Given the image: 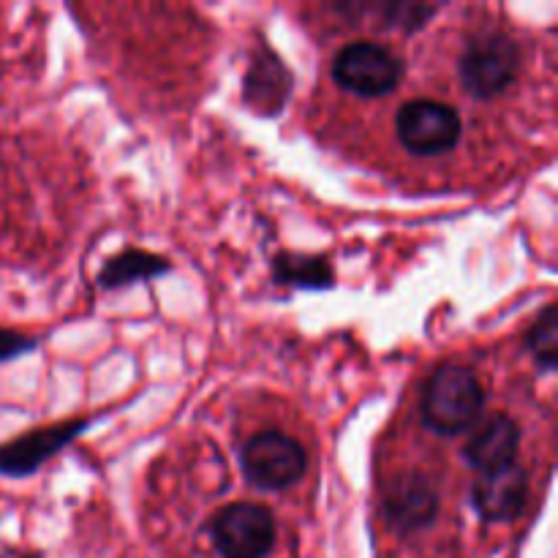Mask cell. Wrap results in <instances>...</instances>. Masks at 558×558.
Returning a JSON list of instances; mask_svg holds the SVG:
<instances>
[{
	"instance_id": "cell-1",
	"label": "cell",
	"mask_w": 558,
	"mask_h": 558,
	"mask_svg": "<svg viewBox=\"0 0 558 558\" xmlns=\"http://www.w3.org/2000/svg\"><path fill=\"white\" fill-rule=\"evenodd\" d=\"M485 412V390L466 365H439L420 396V417L436 436H461L477 425Z\"/></svg>"
},
{
	"instance_id": "cell-2",
	"label": "cell",
	"mask_w": 558,
	"mask_h": 558,
	"mask_svg": "<svg viewBox=\"0 0 558 558\" xmlns=\"http://www.w3.org/2000/svg\"><path fill=\"white\" fill-rule=\"evenodd\" d=\"M521 71V47L515 38L499 31H485L463 47L458 58V76L463 90L477 101L505 96Z\"/></svg>"
},
{
	"instance_id": "cell-3",
	"label": "cell",
	"mask_w": 558,
	"mask_h": 558,
	"mask_svg": "<svg viewBox=\"0 0 558 558\" xmlns=\"http://www.w3.org/2000/svg\"><path fill=\"white\" fill-rule=\"evenodd\" d=\"M240 469L256 490H287L308 472V452L281 430H259L240 447Z\"/></svg>"
},
{
	"instance_id": "cell-4",
	"label": "cell",
	"mask_w": 558,
	"mask_h": 558,
	"mask_svg": "<svg viewBox=\"0 0 558 558\" xmlns=\"http://www.w3.org/2000/svg\"><path fill=\"white\" fill-rule=\"evenodd\" d=\"M330 74L341 90L363 98H381L401 85L407 63L385 44L354 41L332 58Z\"/></svg>"
},
{
	"instance_id": "cell-5",
	"label": "cell",
	"mask_w": 558,
	"mask_h": 558,
	"mask_svg": "<svg viewBox=\"0 0 558 558\" xmlns=\"http://www.w3.org/2000/svg\"><path fill=\"white\" fill-rule=\"evenodd\" d=\"M210 539L221 558H267L276 548V518L265 505L238 501L213 518Z\"/></svg>"
},
{
	"instance_id": "cell-6",
	"label": "cell",
	"mask_w": 558,
	"mask_h": 558,
	"mask_svg": "<svg viewBox=\"0 0 558 558\" xmlns=\"http://www.w3.org/2000/svg\"><path fill=\"white\" fill-rule=\"evenodd\" d=\"M396 131L401 145L414 156H441L456 150L461 142V114L445 101L412 98L396 114Z\"/></svg>"
},
{
	"instance_id": "cell-7",
	"label": "cell",
	"mask_w": 558,
	"mask_h": 558,
	"mask_svg": "<svg viewBox=\"0 0 558 558\" xmlns=\"http://www.w3.org/2000/svg\"><path fill=\"white\" fill-rule=\"evenodd\" d=\"M98 417H74L63 423L44 425V428L27 430L20 439H11L0 445V474L11 480H25L36 474L49 458L63 452L71 441L80 439L90 425H96Z\"/></svg>"
},
{
	"instance_id": "cell-8",
	"label": "cell",
	"mask_w": 558,
	"mask_h": 558,
	"mask_svg": "<svg viewBox=\"0 0 558 558\" xmlns=\"http://www.w3.org/2000/svg\"><path fill=\"white\" fill-rule=\"evenodd\" d=\"M381 515L398 534H420L439 518V490L423 472H401L381 485Z\"/></svg>"
},
{
	"instance_id": "cell-9",
	"label": "cell",
	"mask_w": 558,
	"mask_h": 558,
	"mask_svg": "<svg viewBox=\"0 0 558 558\" xmlns=\"http://www.w3.org/2000/svg\"><path fill=\"white\" fill-rule=\"evenodd\" d=\"M294 76L276 49L256 44L243 76V101L259 118H276L292 98Z\"/></svg>"
},
{
	"instance_id": "cell-10",
	"label": "cell",
	"mask_w": 558,
	"mask_h": 558,
	"mask_svg": "<svg viewBox=\"0 0 558 558\" xmlns=\"http://www.w3.org/2000/svg\"><path fill=\"white\" fill-rule=\"evenodd\" d=\"M472 510L485 523H512L523 515L529 501V474L521 466L480 474L472 485Z\"/></svg>"
},
{
	"instance_id": "cell-11",
	"label": "cell",
	"mask_w": 558,
	"mask_h": 558,
	"mask_svg": "<svg viewBox=\"0 0 558 558\" xmlns=\"http://www.w3.org/2000/svg\"><path fill=\"white\" fill-rule=\"evenodd\" d=\"M521 428L510 414H494L483 420L463 445V461L477 474H494L518 463Z\"/></svg>"
},
{
	"instance_id": "cell-12",
	"label": "cell",
	"mask_w": 558,
	"mask_h": 558,
	"mask_svg": "<svg viewBox=\"0 0 558 558\" xmlns=\"http://www.w3.org/2000/svg\"><path fill=\"white\" fill-rule=\"evenodd\" d=\"M167 272H172V262L163 259V256L142 248H125L104 262V267L96 276V283L104 292H118V289H129L134 283L156 281V278L167 276Z\"/></svg>"
},
{
	"instance_id": "cell-13",
	"label": "cell",
	"mask_w": 558,
	"mask_h": 558,
	"mask_svg": "<svg viewBox=\"0 0 558 558\" xmlns=\"http://www.w3.org/2000/svg\"><path fill=\"white\" fill-rule=\"evenodd\" d=\"M270 272L278 287H292L300 292H327L336 287V272H332L330 262L319 254L281 251L272 256Z\"/></svg>"
},
{
	"instance_id": "cell-14",
	"label": "cell",
	"mask_w": 558,
	"mask_h": 558,
	"mask_svg": "<svg viewBox=\"0 0 558 558\" xmlns=\"http://www.w3.org/2000/svg\"><path fill=\"white\" fill-rule=\"evenodd\" d=\"M357 14H376V25L401 33H417L441 11L439 3L420 0H392V3H349Z\"/></svg>"
},
{
	"instance_id": "cell-15",
	"label": "cell",
	"mask_w": 558,
	"mask_h": 558,
	"mask_svg": "<svg viewBox=\"0 0 558 558\" xmlns=\"http://www.w3.org/2000/svg\"><path fill=\"white\" fill-rule=\"evenodd\" d=\"M526 349L539 371L550 374L558 365V308L556 303H548L537 314L534 325L526 332Z\"/></svg>"
},
{
	"instance_id": "cell-16",
	"label": "cell",
	"mask_w": 558,
	"mask_h": 558,
	"mask_svg": "<svg viewBox=\"0 0 558 558\" xmlns=\"http://www.w3.org/2000/svg\"><path fill=\"white\" fill-rule=\"evenodd\" d=\"M38 338L27 336V332L9 330V327H0V363H11L16 357H25V354L36 352Z\"/></svg>"
},
{
	"instance_id": "cell-17",
	"label": "cell",
	"mask_w": 558,
	"mask_h": 558,
	"mask_svg": "<svg viewBox=\"0 0 558 558\" xmlns=\"http://www.w3.org/2000/svg\"><path fill=\"white\" fill-rule=\"evenodd\" d=\"M25 558H41L38 554H31V556H25Z\"/></svg>"
}]
</instances>
